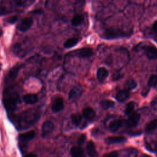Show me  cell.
<instances>
[{"instance_id":"cell-18","label":"cell","mask_w":157,"mask_h":157,"mask_svg":"<svg viewBox=\"0 0 157 157\" xmlns=\"http://www.w3.org/2000/svg\"><path fill=\"white\" fill-rule=\"evenodd\" d=\"M83 117L89 121H92L95 117V112L91 107H86L83 110Z\"/></svg>"},{"instance_id":"cell-17","label":"cell","mask_w":157,"mask_h":157,"mask_svg":"<svg viewBox=\"0 0 157 157\" xmlns=\"http://www.w3.org/2000/svg\"><path fill=\"white\" fill-rule=\"evenodd\" d=\"M23 101L28 104H34L38 101L37 96L35 94H26L23 96Z\"/></svg>"},{"instance_id":"cell-25","label":"cell","mask_w":157,"mask_h":157,"mask_svg":"<svg viewBox=\"0 0 157 157\" xmlns=\"http://www.w3.org/2000/svg\"><path fill=\"white\" fill-rule=\"evenodd\" d=\"M78 42V38L76 37H72L67 39L64 44V46L66 48H69L75 46Z\"/></svg>"},{"instance_id":"cell-19","label":"cell","mask_w":157,"mask_h":157,"mask_svg":"<svg viewBox=\"0 0 157 157\" xmlns=\"http://www.w3.org/2000/svg\"><path fill=\"white\" fill-rule=\"evenodd\" d=\"M72 157H85L84 150L80 147H73L71 149Z\"/></svg>"},{"instance_id":"cell-13","label":"cell","mask_w":157,"mask_h":157,"mask_svg":"<svg viewBox=\"0 0 157 157\" xmlns=\"http://www.w3.org/2000/svg\"><path fill=\"white\" fill-rule=\"evenodd\" d=\"M126 140V139L123 136H111L105 139V142L108 144L123 143Z\"/></svg>"},{"instance_id":"cell-14","label":"cell","mask_w":157,"mask_h":157,"mask_svg":"<svg viewBox=\"0 0 157 157\" xmlns=\"http://www.w3.org/2000/svg\"><path fill=\"white\" fill-rule=\"evenodd\" d=\"M35 131L32 130V131H29L28 132H25V133H22L21 134L19 135L18 136V139L21 142H27L29 140H31V139H33L34 136H35Z\"/></svg>"},{"instance_id":"cell-36","label":"cell","mask_w":157,"mask_h":157,"mask_svg":"<svg viewBox=\"0 0 157 157\" xmlns=\"http://www.w3.org/2000/svg\"><path fill=\"white\" fill-rule=\"evenodd\" d=\"M153 31L157 34V20L154 23L153 26Z\"/></svg>"},{"instance_id":"cell-27","label":"cell","mask_w":157,"mask_h":157,"mask_svg":"<svg viewBox=\"0 0 157 157\" xmlns=\"http://www.w3.org/2000/svg\"><path fill=\"white\" fill-rule=\"evenodd\" d=\"M134 102L131 101L128 102V104L126 105L125 110H124V113L126 115H130L131 114H132L133 113L134 109Z\"/></svg>"},{"instance_id":"cell-1","label":"cell","mask_w":157,"mask_h":157,"mask_svg":"<svg viewBox=\"0 0 157 157\" xmlns=\"http://www.w3.org/2000/svg\"><path fill=\"white\" fill-rule=\"evenodd\" d=\"M41 111L38 108H30L16 115H10V120L18 129H25L32 126L40 119Z\"/></svg>"},{"instance_id":"cell-16","label":"cell","mask_w":157,"mask_h":157,"mask_svg":"<svg viewBox=\"0 0 157 157\" xmlns=\"http://www.w3.org/2000/svg\"><path fill=\"white\" fill-rule=\"evenodd\" d=\"M129 97V92L126 89L120 90L116 94V99L118 101L123 102L126 101Z\"/></svg>"},{"instance_id":"cell-30","label":"cell","mask_w":157,"mask_h":157,"mask_svg":"<svg viewBox=\"0 0 157 157\" xmlns=\"http://www.w3.org/2000/svg\"><path fill=\"white\" fill-rule=\"evenodd\" d=\"M86 139V137L85 134H82L79 138L78 139V144L79 145H82L85 142V140Z\"/></svg>"},{"instance_id":"cell-20","label":"cell","mask_w":157,"mask_h":157,"mask_svg":"<svg viewBox=\"0 0 157 157\" xmlns=\"http://www.w3.org/2000/svg\"><path fill=\"white\" fill-rule=\"evenodd\" d=\"M157 128V119H154L148 123L145 128V131L148 133L153 132Z\"/></svg>"},{"instance_id":"cell-32","label":"cell","mask_w":157,"mask_h":157,"mask_svg":"<svg viewBox=\"0 0 157 157\" xmlns=\"http://www.w3.org/2000/svg\"><path fill=\"white\" fill-rule=\"evenodd\" d=\"M104 157H118V154L117 151H112L107 155H105Z\"/></svg>"},{"instance_id":"cell-37","label":"cell","mask_w":157,"mask_h":157,"mask_svg":"<svg viewBox=\"0 0 157 157\" xmlns=\"http://www.w3.org/2000/svg\"><path fill=\"white\" fill-rule=\"evenodd\" d=\"M25 157H37V156L34 153H29L26 155Z\"/></svg>"},{"instance_id":"cell-3","label":"cell","mask_w":157,"mask_h":157,"mask_svg":"<svg viewBox=\"0 0 157 157\" xmlns=\"http://www.w3.org/2000/svg\"><path fill=\"white\" fill-rule=\"evenodd\" d=\"M131 35L130 33L124 32L121 29H114V28H107L105 30L104 33V37L107 39H112L118 37H128Z\"/></svg>"},{"instance_id":"cell-38","label":"cell","mask_w":157,"mask_h":157,"mask_svg":"<svg viewBox=\"0 0 157 157\" xmlns=\"http://www.w3.org/2000/svg\"><path fill=\"white\" fill-rule=\"evenodd\" d=\"M155 150V151H157V143L156 144H155V145H154V147L153 148H152V150Z\"/></svg>"},{"instance_id":"cell-11","label":"cell","mask_w":157,"mask_h":157,"mask_svg":"<svg viewBox=\"0 0 157 157\" xmlns=\"http://www.w3.org/2000/svg\"><path fill=\"white\" fill-rule=\"evenodd\" d=\"M78 56L82 58H88L93 55V51L91 48L83 47L79 49L76 54Z\"/></svg>"},{"instance_id":"cell-21","label":"cell","mask_w":157,"mask_h":157,"mask_svg":"<svg viewBox=\"0 0 157 157\" xmlns=\"http://www.w3.org/2000/svg\"><path fill=\"white\" fill-rule=\"evenodd\" d=\"M86 151L88 155L91 157H93L96 154V148L94 144L93 141H89L86 145Z\"/></svg>"},{"instance_id":"cell-34","label":"cell","mask_w":157,"mask_h":157,"mask_svg":"<svg viewBox=\"0 0 157 157\" xmlns=\"http://www.w3.org/2000/svg\"><path fill=\"white\" fill-rule=\"evenodd\" d=\"M43 12V10L42 9H35L33 11L31 12V13H34V14H40Z\"/></svg>"},{"instance_id":"cell-33","label":"cell","mask_w":157,"mask_h":157,"mask_svg":"<svg viewBox=\"0 0 157 157\" xmlns=\"http://www.w3.org/2000/svg\"><path fill=\"white\" fill-rule=\"evenodd\" d=\"M137 153L136 150H132L128 154V157H137Z\"/></svg>"},{"instance_id":"cell-29","label":"cell","mask_w":157,"mask_h":157,"mask_svg":"<svg viewBox=\"0 0 157 157\" xmlns=\"http://www.w3.org/2000/svg\"><path fill=\"white\" fill-rule=\"evenodd\" d=\"M18 17L17 15H14L9 18L7 20V22L10 24H13L18 20Z\"/></svg>"},{"instance_id":"cell-5","label":"cell","mask_w":157,"mask_h":157,"mask_svg":"<svg viewBox=\"0 0 157 157\" xmlns=\"http://www.w3.org/2000/svg\"><path fill=\"white\" fill-rule=\"evenodd\" d=\"M33 23V21L31 17H25L19 22L17 28L19 31L25 32L31 28Z\"/></svg>"},{"instance_id":"cell-9","label":"cell","mask_w":157,"mask_h":157,"mask_svg":"<svg viewBox=\"0 0 157 157\" xmlns=\"http://www.w3.org/2000/svg\"><path fill=\"white\" fill-rule=\"evenodd\" d=\"M140 119V115L139 113L136 112L132 113V114L129 115V117L126 121L127 126L129 128H132L136 126L138 124Z\"/></svg>"},{"instance_id":"cell-7","label":"cell","mask_w":157,"mask_h":157,"mask_svg":"<svg viewBox=\"0 0 157 157\" xmlns=\"http://www.w3.org/2000/svg\"><path fill=\"white\" fill-rule=\"evenodd\" d=\"M144 53L149 59L157 58V48L153 45H147L144 47Z\"/></svg>"},{"instance_id":"cell-6","label":"cell","mask_w":157,"mask_h":157,"mask_svg":"<svg viewBox=\"0 0 157 157\" xmlns=\"http://www.w3.org/2000/svg\"><path fill=\"white\" fill-rule=\"evenodd\" d=\"M64 107L63 99L61 97H58L54 99L52 105V110L53 113H57L61 111Z\"/></svg>"},{"instance_id":"cell-4","label":"cell","mask_w":157,"mask_h":157,"mask_svg":"<svg viewBox=\"0 0 157 157\" xmlns=\"http://www.w3.org/2000/svg\"><path fill=\"white\" fill-rule=\"evenodd\" d=\"M22 64H17L13 66L7 72L6 76L4 78V82L6 84H9L12 82L17 77L20 68L22 67Z\"/></svg>"},{"instance_id":"cell-35","label":"cell","mask_w":157,"mask_h":157,"mask_svg":"<svg viewBox=\"0 0 157 157\" xmlns=\"http://www.w3.org/2000/svg\"><path fill=\"white\" fill-rule=\"evenodd\" d=\"M26 1H21V0H19V1H15V3L17 4V6H21L22 5H23L25 3Z\"/></svg>"},{"instance_id":"cell-24","label":"cell","mask_w":157,"mask_h":157,"mask_svg":"<svg viewBox=\"0 0 157 157\" xmlns=\"http://www.w3.org/2000/svg\"><path fill=\"white\" fill-rule=\"evenodd\" d=\"M137 86V82L133 78H129L125 82V87L127 90H132L135 89Z\"/></svg>"},{"instance_id":"cell-8","label":"cell","mask_w":157,"mask_h":157,"mask_svg":"<svg viewBox=\"0 0 157 157\" xmlns=\"http://www.w3.org/2000/svg\"><path fill=\"white\" fill-rule=\"evenodd\" d=\"M54 125L50 121H45L42 126V135L43 137H46L50 135L53 131Z\"/></svg>"},{"instance_id":"cell-39","label":"cell","mask_w":157,"mask_h":157,"mask_svg":"<svg viewBox=\"0 0 157 157\" xmlns=\"http://www.w3.org/2000/svg\"><path fill=\"white\" fill-rule=\"evenodd\" d=\"M2 30L0 28V37L2 36Z\"/></svg>"},{"instance_id":"cell-26","label":"cell","mask_w":157,"mask_h":157,"mask_svg":"<svg viewBox=\"0 0 157 157\" xmlns=\"http://www.w3.org/2000/svg\"><path fill=\"white\" fill-rule=\"evenodd\" d=\"M83 16L81 14L75 15L71 20V23L73 26H78L81 24L83 21Z\"/></svg>"},{"instance_id":"cell-28","label":"cell","mask_w":157,"mask_h":157,"mask_svg":"<svg viewBox=\"0 0 157 157\" xmlns=\"http://www.w3.org/2000/svg\"><path fill=\"white\" fill-rule=\"evenodd\" d=\"M157 85V75H151L148 79V85L150 87L155 86Z\"/></svg>"},{"instance_id":"cell-23","label":"cell","mask_w":157,"mask_h":157,"mask_svg":"<svg viewBox=\"0 0 157 157\" xmlns=\"http://www.w3.org/2000/svg\"><path fill=\"white\" fill-rule=\"evenodd\" d=\"M71 119L72 123L78 126L81 124L82 120V116L79 113H72L71 115Z\"/></svg>"},{"instance_id":"cell-10","label":"cell","mask_w":157,"mask_h":157,"mask_svg":"<svg viewBox=\"0 0 157 157\" xmlns=\"http://www.w3.org/2000/svg\"><path fill=\"white\" fill-rule=\"evenodd\" d=\"M83 92L82 88L80 86H76L71 90L69 93V99L74 100L78 98Z\"/></svg>"},{"instance_id":"cell-2","label":"cell","mask_w":157,"mask_h":157,"mask_svg":"<svg viewBox=\"0 0 157 157\" xmlns=\"http://www.w3.org/2000/svg\"><path fill=\"white\" fill-rule=\"evenodd\" d=\"M2 102L7 112L11 115L20 102V93L14 86H9L4 88Z\"/></svg>"},{"instance_id":"cell-15","label":"cell","mask_w":157,"mask_h":157,"mask_svg":"<svg viewBox=\"0 0 157 157\" xmlns=\"http://www.w3.org/2000/svg\"><path fill=\"white\" fill-rule=\"evenodd\" d=\"M96 75H97V78L98 79V80L101 82H102L108 77L109 71H107V69L106 68H105L104 67H99L97 71Z\"/></svg>"},{"instance_id":"cell-22","label":"cell","mask_w":157,"mask_h":157,"mask_svg":"<svg viewBox=\"0 0 157 157\" xmlns=\"http://www.w3.org/2000/svg\"><path fill=\"white\" fill-rule=\"evenodd\" d=\"M115 102L112 101V100H109V99H105V100H103L102 101H101L100 102V105L105 110H107L109 109H111L112 107H113L115 106Z\"/></svg>"},{"instance_id":"cell-12","label":"cell","mask_w":157,"mask_h":157,"mask_svg":"<svg viewBox=\"0 0 157 157\" xmlns=\"http://www.w3.org/2000/svg\"><path fill=\"white\" fill-rule=\"evenodd\" d=\"M123 124V121L121 119H117L112 121L109 125V128L110 131L115 132L118 131Z\"/></svg>"},{"instance_id":"cell-31","label":"cell","mask_w":157,"mask_h":157,"mask_svg":"<svg viewBox=\"0 0 157 157\" xmlns=\"http://www.w3.org/2000/svg\"><path fill=\"white\" fill-rule=\"evenodd\" d=\"M9 12L6 7H0V16L4 15L8 13Z\"/></svg>"}]
</instances>
